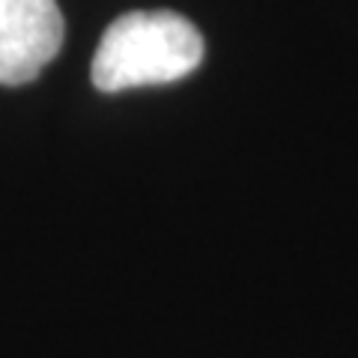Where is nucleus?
Instances as JSON below:
<instances>
[{"instance_id":"nucleus-1","label":"nucleus","mask_w":358,"mask_h":358,"mask_svg":"<svg viewBox=\"0 0 358 358\" xmlns=\"http://www.w3.org/2000/svg\"><path fill=\"white\" fill-rule=\"evenodd\" d=\"M203 60V36L176 13H129L105 30L93 57V84L102 93L171 84Z\"/></svg>"},{"instance_id":"nucleus-2","label":"nucleus","mask_w":358,"mask_h":358,"mask_svg":"<svg viewBox=\"0 0 358 358\" xmlns=\"http://www.w3.org/2000/svg\"><path fill=\"white\" fill-rule=\"evenodd\" d=\"M57 0H0V84L33 81L63 48Z\"/></svg>"}]
</instances>
